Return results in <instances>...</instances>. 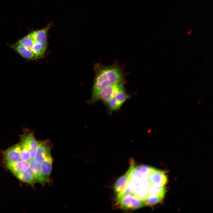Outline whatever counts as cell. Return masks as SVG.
Instances as JSON below:
<instances>
[{
	"label": "cell",
	"mask_w": 213,
	"mask_h": 213,
	"mask_svg": "<svg viewBox=\"0 0 213 213\" xmlns=\"http://www.w3.org/2000/svg\"><path fill=\"white\" fill-rule=\"evenodd\" d=\"M95 75L92 94L106 86L123 80L122 70L117 65L105 66L98 64L95 66Z\"/></svg>",
	"instance_id": "6da1fadb"
},
{
	"label": "cell",
	"mask_w": 213,
	"mask_h": 213,
	"mask_svg": "<svg viewBox=\"0 0 213 213\" xmlns=\"http://www.w3.org/2000/svg\"><path fill=\"white\" fill-rule=\"evenodd\" d=\"M125 89L123 80L118 83L106 86L92 94L90 102L94 103L101 100L106 103Z\"/></svg>",
	"instance_id": "7a4b0ae2"
},
{
	"label": "cell",
	"mask_w": 213,
	"mask_h": 213,
	"mask_svg": "<svg viewBox=\"0 0 213 213\" xmlns=\"http://www.w3.org/2000/svg\"><path fill=\"white\" fill-rule=\"evenodd\" d=\"M116 204L120 208L125 209H135L145 205V202L132 195L116 199Z\"/></svg>",
	"instance_id": "3957f363"
},
{
	"label": "cell",
	"mask_w": 213,
	"mask_h": 213,
	"mask_svg": "<svg viewBox=\"0 0 213 213\" xmlns=\"http://www.w3.org/2000/svg\"><path fill=\"white\" fill-rule=\"evenodd\" d=\"M21 144L20 143L5 151L4 156L6 163H13L21 160Z\"/></svg>",
	"instance_id": "277c9868"
},
{
	"label": "cell",
	"mask_w": 213,
	"mask_h": 213,
	"mask_svg": "<svg viewBox=\"0 0 213 213\" xmlns=\"http://www.w3.org/2000/svg\"><path fill=\"white\" fill-rule=\"evenodd\" d=\"M128 97L124 89L106 103L108 109L111 111L119 109Z\"/></svg>",
	"instance_id": "5b68a950"
},
{
	"label": "cell",
	"mask_w": 213,
	"mask_h": 213,
	"mask_svg": "<svg viewBox=\"0 0 213 213\" xmlns=\"http://www.w3.org/2000/svg\"><path fill=\"white\" fill-rule=\"evenodd\" d=\"M148 178L151 185L164 186L167 182V178L164 173L155 168L149 175Z\"/></svg>",
	"instance_id": "8992f818"
},
{
	"label": "cell",
	"mask_w": 213,
	"mask_h": 213,
	"mask_svg": "<svg viewBox=\"0 0 213 213\" xmlns=\"http://www.w3.org/2000/svg\"><path fill=\"white\" fill-rule=\"evenodd\" d=\"M131 167H130L124 175L118 178L116 182L114 187L115 192L119 194L126 188L130 180Z\"/></svg>",
	"instance_id": "52a82bcc"
},
{
	"label": "cell",
	"mask_w": 213,
	"mask_h": 213,
	"mask_svg": "<svg viewBox=\"0 0 213 213\" xmlns=\"http://www.w3.org/2000/svg\"><path fill=\"white\" fill-rule=\"evenodd\" d=\"M50 142L48 141L38 142V149L34 159L37 163L41 164L48 152L50 151Z\"/></svg>",
	"instance_id": "ba28073f"
},
{
	"label": "cell",
	"mask_w": 213,
	"mask_h": 213,
	"mask_svg": "<svg viewBox=\"0 0 213 213\" xmlns=\"http://www.w3.org/2000/svg\"><path fill=\"white\" fill-rule=\"evenodd\" d=\"M6 166L14 175L24 172L30 168L29 162L22 160L13 163H7Z\"/></svg>",
	"instance_id": "9c48e42d"
},
{
	"label": "cell",
	"mask_w": 213,
	"mask_h": 213,
	"mask_svg": "<svg viewBox=\"0 0 213 213\" xmlns=\"http://www.w3.org/2000/svg\"><path fill=\"white\" fill-rule=\"evenodd\" d=\"M50 26L34 31L29 35L35 42L47 46V33Z\"/></svg>",
	"instance_id": "30bf717a"
},
{
	"label": "cell",
	"mask_w": 213,
	"mask_h": 213,
	"mask_svg": "<svg viewBox=\"0 0 213 213\" xmlns=\"http://www.w3.org/2000/svg\"><path fill=\"white\" fill-rule=\"evenodd\" d=\"M30 167L32 170L36 181L43 185H44L48 181L44 176L40 164L36 162L34 159L29 161Z\"/></svg>",
	"instance_id": "8fae6325"
},
{
	"label": "cell",
	"mask_w": 213,
	"mask_h": 213,
	"mask_svg": "<svg viewBox=\"0 0 213 213\" xmlns=\"http://www.w3.org/2000/svg\"><path fill=\"white\" fill-rule=\"evenodd\" d=\"M52 158L49 151L43 161L40 164L42 173L46 178L49 181L52 168Z\"/></svg>",
	"instance_id": "7c38bea8"
},
{
	"label": "cell",
	"mask_w": 213,
	"mask_h": 213,
	"mask_svg": "<svg viewBox=\"0 0 213 213\" xmlns=\"http://www.w3.org/2000/svg\"><path fill=\"white\" fill-rule=\"evenodd\" d=\"M12 47L22 57L28 59L33 60L39 58L38 56L27 48L17 43Z\"/></svg>",
	"instance_id": "4fadbf2b"
},
{
	"label": "cell",
	"mask_w": 213,
	"mask_h": 213,
	"mask_svg": "<svg viewBox=\"0 0 213 213\" xmlns=\"http://www.w3.org/2000/svg\"><path fill=\"white\" fill-rule=\"evenodd\" d=\"M26 133L30 149V159H34L38 149V142L32 133L26 132Z\"/></svg>",
	"instance_id": "5bb4252c"
},
{
	"label": "cell",
	"mask_w": 213,
	"mask_h": 213,
	"mask_svg": "<svg viewBox=\"0 0 213 213\" xmlns=\"http://www.w3.org/2000/svg\"><path fill=\"white\" fill-rule=\"evenodd\" d=\"M21 181L33 185L36 181L34 173L30 168L25 172L15 175Z\"/></svg>",
	"instance_id": "9a60e30c"
},
{
	"label": "cell",
	"mask_w": 213,
	"mask_h": 213,
	"mask_svg": "<svg viewBox=\"0 0 213 213\" xmlns=\"http://www.w3.org/2000/svg\"><path fill=\"white\" fill-rule=\"evenodd\" d=\"M47 47V46L35 41L31 50L35 53L39 58L44 55Z\"/></svg>",
	"instance_id": "2e32d148"
},
{
	"label": "cell",
	"mask_w": 213,
	"mask_h": 213,
	"mask_svg": "<svg viewBox=\"0 0 213 213\" xmlns=\"http://www.w3.org/2000/svg\"><path fill=\"white\" fill-rule=\"evenodd\" d=\"M163 196L154 194H149L145 202V205L152 206L161 201Z\"/></svg>",
	"instance_id": "e0dca14e"
},
{
	"label": "cell",
	"mask_w": 213,
	"mask_h": 213,
	"mask_svg": "<svg viewBox=\"0 0 213 213\" xmlns=\"http://www.w3.org/2000/svg\"><path fill=\"white\" fill-rule=\"evenodd\" d=\"M166 189L163 186L150 185L148 188V194H154L164 196Z\"/></svg>",
	"instance_id": "ac0fdd59"
},
{
	"label": "cell",
	"mask_w": 213,
	"mask_h": 213,
	"mask_svg": "<svg viewBox=\"0 0 213 213\" xmlns=\"http://www.w3.org/2000/svg\"><path fill=\"white\" fill-rule=\"evenodd\" d=\"M34 43L35 41L28 34L20 40L17 43L31 50Z\"/></svg>",
	"instance_id": "d6986e66"
},
{
	"label": "cell",
	"mask_w": 213,
	"mask_h": 213,
	"mask_svg": "<svg viewBox=\"0 0 213 213\" xmlns=\"http://www.w3.org/2000/svg\"><path fill=\"white\" fill-rule=\"evenodd\" d=\"M136 168L142 175L148 177L155 169L152 167L145 165H139L136 167Z\"/></svg>",
	"instance_id": "ffe728a7"
}]
</instances>
